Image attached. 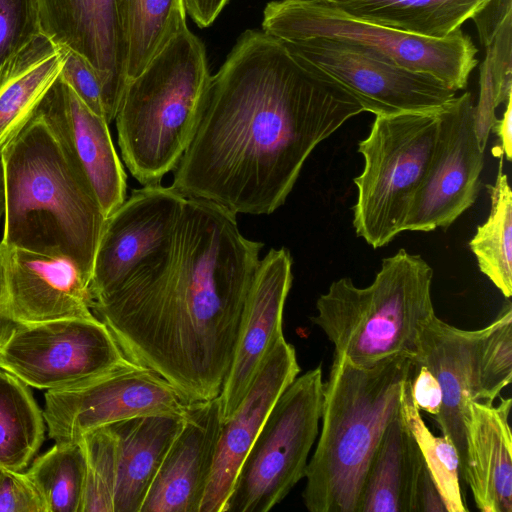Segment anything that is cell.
<instances>
[{"mask_svg":"<svg viewBox=\"0 0 512 512\" xmlns=\"http://www.w3.org/2000/svg\"><path fill=\"white\" fill-rule=\"evenodd\" d=\"M362 112L347 90L282 41L247 30L211 76L171 186L236 215L271 214L316 146Z\"/></svg>","mask_w":512,"mask_h":512,"instance_id":"6da1fadb","label":"cell"},{"mask_svg":"<svg viewBox=\"0 0 512 512\" xmlns=\"http://www.w3.org/2000/svg\"><path fill=\"white\" fill-rule=\"evenodd\" d=\"M262 242L236 214L186 198L166 253L95 302L125 354L192 402L219 396L233 358Z\"/></svg>","mask_w":512,"mask_h":512,"instance_id":"7a4b0ae2","label":"cell"},{"mask_svg":"<svg viewBox=\"0 0 512 512\" xmlns=\"http://www.w3.org/2000/svg\"><path fill=\"white\" fill-rule=\"evenodd\" d=\"M4 231L1 242L70 261L91 282L106 221L96 195L37 113L1 153Z\"/></svg>","mask_w":512,"mask_h":512,"instance_id":"3957f363","label":"cell"},{"mask_svg":"<svg viewBox=\"0 0 512 512\" xmlns=\"http://www.w3.org/2000/svg\"><path fill=\"white\" fill-rule=\"evenodd\" d=\"M413 357L397 354L368 367L333 358L323 383L321 431L302 493L310 512H357L372 458L399 414Z\"/></svg>","mask_w":512,"mask_h":512,"instance_id":"277c9868","label":"cell"},{"mask_svg":"<svg viewBox=\"0 0 512 512\" xmlns=\"http://www.w3.org/2000/svg\"><path fill=\"white\" fill-rule=\"evenodd\" d=\"M211 76L203 43L185 27L127 82L114 120L125 166L143 186L177 168Z\"/></svg>","mask_w":512,"mask_h":512,"instance_id":"5b68a950","label":"cell"},{"mask_svg":"<svg viewBox=\"0 0 512 512\" xmlns=\"http://www.w3.org/2000/svg\"><path fill=\"white\" fill-rule=\"evenodd\" d=\"M432 279L433 268L421 255L400 249L382 260L367 287H357L350 277L333 281L318 297L311 321L333 344V358L359 367L397 354L414 358L436 315Z\"/></svg>","mask_w":512,"mask_h":512,"instance_id":"8992f818","label":"cell"},{"mask_svg":"<svg viewBox=\"0 0 512 512\" xmlns=\"http://www.w3.org/2000/svg\"><path fill=\"white\" fill-rule=\"evenodd\" d=\"M440 109L376 116L368 136L358 144L364 167L353 180V226L357 236L375 249L405 231L434 155Z\"/></svg>","mask_w":512,"mask_h":512,"instance_id":"52a82bcc","label":"cell"},{"mask_svg":"<svg viewBox=\"0 0 512 512\" xmlns=\"http://www.w3.org/2000/svg\"><path fill=\"white\" fill-rule=\"evenodd\" d=\"M262 31L289 42L326 38L360 47L409 70L428 73L455 91L466 88L477 65V49L458 30L429 38L352 17L320 0H275L263 13Z\"/></svg>","mask_w":512,"mask_h":512,"instance_id":"ba28073f","label":"cell"},{"mask_svg":"<svg viewBox=\"0 0 512 512\" xmlns=\"http://www.w3.org/2000/svg\"><path fill=\"white\" fill-rule=\"evenodd\" d=\"M415 361L437 377L443 404L434 417L442 436L465 461L464 419L473 402L492 404L512 379V304L506 298L497 317L486 327L464 330L436 315L425 326Z\"/></svg>","mask_w":512,"mask_h":512,"instance_id":"9c48e42d","label":"cell"},{"mask_svg":"<svg viewBox=\"0 0 512 512\" xmlns=\"http://www.w3.org/2000/svg\"><path fill=\"white\" fill-rule=\"evenodd\" d=\"M321 365L283 391L243 460L224 512H268L305 477L322 412Z\"/></svg>","mask_w":512,"mask_h":512,"instance_id":"30bf717a","label":"cell"},{"mask_svg":"<svg viewBox=\"0 0 512 512\" xmlns=\"http://www.w3.org/2000/svg\"><path fill=\"white\" fill-rule=\"evenodd\" d=\"M139 367L96 316L17 323L0 347V369L47 391Z\"/></svg>","mask_w":512,"mask_h":512,"instance_id":"8fae6325","label":"cell"},{"mask_svg":"<svg viewBox=\"0 0 512 512\" xmlns=\"http://www.w3.org/2000/svg\"><path fill=\"white\" fill-rule=\"evenodd\" d=\"M294 54L347 90L363 111L379 115L436 111L457 91L435 76L409 70L341 41H282Z\"/></svg>","mask_w":512,"mask_h":512,"instance_id":"7c38bea8","label":"cell"},{"mask_svg":"<svg viewBox=\"0 0 512 512\" xmlns=\"http://www.w3.org/2000/svg\"><path fill=\"white\" fill-rule=\"evenodd\" d=\"M192 401L152 370L119 371L45 393L43 416L55 443L79 442L95 429L159 413L186 414Z\"/></svg>","mask_w":512,"mask_h":512,"instance_id":"4fadbf2b","label":"cell"},{"mask_svg":"<svg viewBox=\"0 0 512 512\" xmlns=\"http://www.w3.org/2000/svg\"><path fill=\"white\" fill-rule=\"evenodd\" d=\"M471 93L455 96L439 111L437 143L416 194L405 231L446 230L476 201L484 150L475 130Z\"/></svg>","mask_w":512,"mask_h":512,"instance_id":"5bb4252c","label":"cell"},{"mask_svg":"<svg viewBox=\"0 0 512 512\" xmlns=\"http://www.w3.org/2000/svg\"><path fill=\"white\" fill-rule=\"evenodd\" d=\"M186 197L161 183L134 189L105 221L90 290L100 301L166 253Z\"/></svg>","mask_w":512,"mask_h":512,"instance_id":"9a60e30c","label":"cell"},{"mask_svg":"<svg viewBox=\"0 0 512 512\" xmlns=\"http://www.w3.org/2000/svg\"><path fill=\"white\" fill-rule=\"evenodd\" d=\"M38 31L82 56L102 87L105 118L115 119L127 84L117 0H32Z\"/></svg>","mask_w":512,"mask_h":512,"instance_id":"2e32d148","label":"cell"},{"mask_svg":"<svg viewBox=\"0 0 512 512\" xmlns=\"http://www.w3.org/2000/svg\"><path fill=\"white\" fill-rule=\"evenodd\" d=\"M288 249L271 248L260 260L241 318L233 358L218 396L223 423L247 394L266 357L283 335V312L292 286Z\"/></svg>","mask_w":512,"mask_h":512,"instance_id":"e0dca14e","label":"cell"},{"mask_svg":"<svg viewBox=\"0 0 512 512\" xmlns=\"http://www.w3.org/2000/svg\"><path fill=\"white\" fill-rule=\"evenodd\" d=\"M36 112L51 129L71 165L90 185L108 217L126 199L127 175L107 120L91 111L60 76Z\"/></svg>","mask_w":512,"mask_h":512,"instance_id":"ac0fdd59","label":"cell"},{"mask_svg":"<svg viewBox=\"0 0 512 512\" xmlns=\"http://www.w3.org/2000/svg\"><path fill=\"white\" fill-rule=\"evenodd\" d=\"M1 244L4 304L14 322L96 316L90 285L70 261Z\"/></svg>","mask_w":512,"mask_h":512,"instance_id":"d6986e66","label":"cell"},{"mask_svg":"<svg viewBox=\"0 0 512 512\" xmlns=\"http://www.w3.org/2000/svg\"><path fill=\"white\" fill-rule=\"evenodd\" d=\"M299 373L295 348L282 337L266 357L233 416L223 423L199 512H224L250 447L274 404Z\"/></svg>","mask_w":512,"mask_h":512,"instance_id":"ffe728a7","label":"cell"},{"mask_svg":"<svg viewBox=\"0 0 512 512\" xmlns=\"http://www.w3.org/2000/svg\"><path fill=\"white\" fill-rule=\"evenodd\" d=\"M222 426L218 397L191 403L140 512H199Z\"/></svg>","mask_w":512,"mask_h":512,"instance_id":"44dd1931","label":"cell"},{"mask_svg":"<svg viewBox=\"0 0 512 512\" xmlns=\"http://www.w3.org/2000/svg\"><path fill=\"white\" fill-rule=\"evenodd\" d=\"M400 412L386 428L363 483L357 512H445Z\"/></svg>","mask_w":512,"mask_h":512,"instance_id":"7402d4cb","label":"cell"},{"mask_svg":"<svg viewBox=\"0 0 512 512\" xmlns=\"http://www.w3.org/2000/svg\"><path fill=\"white\" fill-rule=\"evenodd\" d=\"M511 404L510 398L497 405L473 402L464 419L462 474L483 512H512Z\"/></svg>","mask_w":512,"mask_h":512,"instance_id":"603a6c76","label":"cell"},{"mask_svg":"<svg viewBox=\"0 0 512 512\" xmlns=\"http://www.w3.org/2000/svg\"><path fill=\"white\" fill-rule=\"evenodd\" d=\"M185 414L159 413L111 424L117 440L114 512H140Z\"/></svg>","mask_w":512,"mask_h":512,"instance_id":"cb8c5ba5","label":"cell"},{"mask_svg":"<svg viewBox=\"0 0 512 512\" xmlns=\"http://www.w3.org/2000/svg\"><path fill=\"white\" fill-rule=\"evenodd\" d=\"M64 50L37 32L0 65V158L58 79Z\"/></svg>","mask_w":512,"mask_h":512,"instance_id":"d4e9b609","label":"cell"},{"mask_svg":"<svg viewBox=\"0 0 512 512\" xmlns=\"http://www.w3.org/2000/svg\"><path fill=\"white\" fill-rule=\"evenodd\" d=\"M321 1V0H320ZM346 14L407 33L446 38L491 0H324Z\"/></svg>","mask_w":512,"mask_h":512,"instance_id":"484cf974","label":"cell"},{"mask_svg":"<svg viewBox=\"0 0 512 512\" xmlns=\"http://www.w3.org/2000/svg\"><path fill=\"white\" fill-rule=\"evenodd\" d=\"M117 8L128 82L187 27L186 11L183 0H117Z\"/></svg>","mask_w":512,"mask_h":512,"instance_id":"4316f807","label":"cell"},{"mask_svg":"<svg viewBox=\"0 0 512 512\" xmlns=\"http://www.w3.org/2000/svg\"><path fill=\"white\" fill-rule=\"evenodd\" d=\"M45 424L28 385L1 369L0 469H26L43 443Z\"/></svg>","mask_w":512,"mask_h":512,"instance_id":"83f0119b","label":"cell"},{"mask_svg":"<svg viewBox=\"0 0 512 512\" xmlns=\"http://www.w3.org/2000/svg\"><path fill=\"white\" fill-rule=\"evenodd\" d=\"M494 184L486 185L491 208L487 220L477 227L469 247L480 271L506 297L512 295V191L503 171V155Z\"/></svg>","mask_w":512,"mask_h":512,"instance_id":"f1b7e54d","label":"cell"},{"mask_svg":"<svg viewBox=\"0 0 512 512\" xmlns=\"http://www.w3.org/2000/svg\"><path fill=\"white\" fill-rule=\"evenodd\" d=\"M45 512H81L85 455L81 441L55 443L25 472Z\"/></svg>","mask_w":512,"mask_h":512,"instance_id":"f546056e","label":"cell"},{"mask_svg":"<svg viewBox=\"0 0 512 512\" xmlns=\"http://www.w3.org/2000/svg\"><path fill=\"white\" fill-rule=\"evenodd\" d=\"M400 414L420 450L446 512L468 511L461 493V462L456 447L444 436H435L427 427L413 403L409 378L403 389Z\"/></svg>","mask_w":512,"mask_h":512,"instance_id":"4dcf8cb0","label":"cell"},{"mask_svg":"<svg viewBox=\"0 0 512 512\" xmlns=\"http://www.w3.org/2000/svg\"><path fill=\"white\" fill-rule=\"evenodd\" d=\"M85 482L81 512H114L117 440L111 426L84 434Z\"/></svg>","mask_w":512,"mask_h":512,"instance_id":"1f68e13d","label":"cell"},{"mask_svg":"<svg viewBox=\"0 0 512 512\" xmlns=\"http://www.w3.org/2000/svg\"><path fill=\"white\" fill-rule=\"evenodd\" d=\"M37 32L32 0H0V65Z\"/></svg>","mask_w":512,"mask_h":512,"instance_id":"d6a6232c","label":"cell"},{"mask_svg":"<svg viewBox=\"0 0 512 512\" xmlns=\"http://www.w3.org/2000/svg\"><path fill=\"white\" fill-rule=\"evenodd\" d=\"M64 63L60 78L94 113L105 118L102 87L93 67L79 54L64 49ZM106 119V118H105Z\"/></svg>","mask_w":512,"mask_h":512,"instance_id":"836d02e7","label":"cell"},{"mask_svg":"<svg viewBox=\"0 0 512 512\" xmlns=\"http://www.w3.org/2000/svg\"><path fill=\"white\" fill-rule=\"evenodd\" d=\"M0 512H45L25 472L0 469Z\"/></svg>","mask_w":512,"mask_h":512,"instance_id":"e575fe53","label":"cell"},{"mask_svg":"<svg viewBox=\"0 0 512 512\" xmlns=\"http://www.w3.org/2000/svg\"><path fill=\"white\" fill-rule=\"evenodd\" d=\"M409 387L413 403L418 410L436 417L442 408L443 393L434 373L423 363L413 359L409 375Z\"/></svg>","mask_w":512,"mask_h":512,"instance_id":"d590c367","label":"cell"},{"mask_svg":"<svg viewBox=\"0 0 512 512\" xmlns=\"http://www.w3.org/2000/svg\"><path fill=\"white\" fill-rule=\"evenodd\" d=\"M230 0H183L185 11L200 27L210 26Z\"/></svg>","mask_w":512,"mask_h":512,"instance_id":"8d00e7d4","label":"cell"},{"mask_svg":"<svg viewBox=\"0 0 512 512\" xmlns=\"http://www.w3.org/2000/svg\"><path fill=\"white\" fill-rule=\"evenodd\" d=\"M499 138L503 157L512 159V111L511 97L507 100L506 110L501 119H496L492 130Z\"/></svg>","mask_w":512,"mask_h":512,"instance_id":"74e56055","label":"cell"},{"mask_svg":"<svg viewBox=\"0 0 512 512\" xmlns=\"http://www.w3.org/2000/svg\"><path fill=\"white\" fill-rule=\"evenodd\" d=\"M17 323L14 322L5 310L4 304V269L2 244L0 241V347L10 335L11 331Z\"/></svg>","mask_w":512,"mask_h":512,"instance_id":"f35d334b","label":"cell"},{"mask_svg":"<svg viewBox=\"0 0 512 512\" xmlns=\"http://www.w3.org/2000/svg\"><path fill=\"white\" fill-rule=\"evenodd\" d=\"M4 216V179L3 167L0 158V219Z\"/></svg>","mask_w":512,"mask_h":512,"instance_id":"ab89813d","label":"cell"},{"mask_svg":"<svg viewBox=\"0 0 512 512\" xmlns=\"http://www.w3.org/2000/svg\"><path fill=\"white\" fill-rule=\"evenodd\" d=\"M321 1H324V0H321Z\"/></svg>","mask_w":512,"mask_h":512,"instance_id":"60d3db41","label":"cell"}]
</instances>
